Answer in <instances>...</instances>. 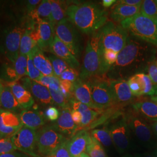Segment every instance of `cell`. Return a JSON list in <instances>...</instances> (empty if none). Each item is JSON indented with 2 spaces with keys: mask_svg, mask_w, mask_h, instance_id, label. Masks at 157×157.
<instances>
[{
  "mask_svg": "<svg viewBox=\"0 0 157 157\" xmlns=\"http://www.w3.org/2000/svg\"><path fill=\"white\" fill-rule=\"evenodd\" d=\"M67 18L75 28L84 34L100 30L107 22V12L98 4L87 2L67 6Z\"/></svg>",
  "mask_w": 157,
  "mask_h": 157,
  "instance_id": "1",
  "label": "cell"
},
{
  "mask_svg": "<svg viewBox=\"0 0 157 157\" xmlns=\"http://www.w3.org/2000/svg\"><path fill=\"white\" fill-rule=\"evenodd\" d=\"M155 53L146 43L128 39L126 45L118 53L116 62L109 69L115 72H126L127 70L138 69L148 66L155 58Z\"/></svg>",
  "mask_w": 157,
  "mask_h": 157,
  "instance_id": "2",
  "label": "cell"
},
{
  "mask_svg": "<svg viewBox=\"0 0 157 157\" xmlns=\"http://www.w3.org/2000/svg\"><path fill=\"white\" fill-rule=\"evenodd\" d=\"M102 51L100 30L91 34L87 40L79 75L80 79L84 80L98 75H104L109 71L104 62Z\"/></svg>",
  "mask_w": 157,
  "mask_h": 157,
  "instance_id": "3",
  "label": "cell"
},
{
  "mask_svg": "<svg viewBox=\"0 0 157 157\" xmlns=\"http://www.w3.org/2000/svg\"><path fill=\"white\" fill-rule=\"evenodd\" d=\"M121 26L133 36L157 47V19L140 13L121 23Z\"/></svg>",
  "mask_w": 157,
  "mask_h": 157,
  "instance_id": "4",
  "label": "cell"
},
{
  "mask_svg": "<svg viewBox=\"0 0 157 157\" xmlns=\"http://www.w3.org/2000/svg\"><path fill=\"white\" fill-rule=\"evenodd\" d=\"M67 139L53 124L43 126L37 132L38 152L41 155L48 157Z\"/></svg>",
  "mask_w": 157,
  "mask_h": 157,
  "instance_id": "5",
  "label": "cell"
},
{
  "mask_svg": "<svg viewBox=\"0 0 157 157\" xmlns=\"http://www.w3.org/2000/svg\"><path fill=\"white\" fill-rule=\"evenodd\" d=\"M100 33L102 48L112 50L118 53L126 45L128 39L126 30L110 21L100 29Z\"/></svg>",
  "mask_w": 157,
  "mask_h": 157,
  "instance_id": "6",
  "label": "cell"
},
{
  "mask_svg": "<svg viewBox=\"0 0 157 157\" xmlns=\"http://www.w3.org/2000/svg\"><path fill=\"white\" fill-rule=\"evenodd\" d=\"M55 33L77 59L80 56L82 46L80 36L75 26L67 18L55 26Z\"/></svg>",
  "mask_w": 157,
  "mask_h": 157,
  "instance_id": "7",
  "label": "cell"
},
{
  "mask_svg": "<svg viewBox=\"0 0 157 157\" xmlns=\"http://www.w3.org/2000/svg\"><path fill=\"white\" fill-rule=\"evenodd\" d=\"M88 83L93 101L99 110L111 107L117 102L107 79L91 78Z\"/></svg>",
  "mask_w": 157,
  "mask_h": 157,
  "instance_id": "8",
  "label": "cell"
},
{
  "mask_svg": "<svg viewBox=\"0 0 157 157\" xmlns=\"http://www.w3.org/2000/svg\"><path fill=\"white\" fill-rule=\"evenodd\" d=\"M12 144L16 150L32 157H39L36 152L37 147V132L23 126L11 137Z\"/></svg>",
  "mask_w": 157,
  "mask_h": 157,
  "instance_id": "9",
  "label": "cell"
},
{
  "mask_svg": "<svg viewBox=\"0 0 157 157\" xmlns=\"http://www.w3.org/2000/svg\"><path fill=\"white\" fill-rule=\"evenodd\" d=\"M25 30L20 27L13 26L5 31L3 40L4 53L7 58L15 63L20 54V45Z\"/></svg>",
  "mask_w": 157,
  "mask_h": 157,
  "instance_id": "10",
  "label": "cell"
},
{
  "mask_svg": "<svg viewBox=\"0 0 157 157\" xmlns=\"http://www.w3.org/2000/svg\"><path fill=\"white\" fill-rule=\"evenodd\" d=\"M108 129L112 143L118 151L121 154L126 151L130 144V128L126 117L115 122Z\"/></svg>",
  "mask_w": 157,
  "mask_h": 157,
  "instance_id": "11",
  "label": "cell"
},
{
  "mask_svg": "<svg viewBox=\"0 0 157 157\" xmlns=\"http://www.w3.org/2000/svg\"><path fill=\"white\" fill-rule=\"evenodd\" d=\"M127 82L133 96H155V90L147 74L141 72L136 73Z\"/></svg>",
  "mask_w": 157,
  "mask_h": 157,
  "instance_id": "12",
  "label": "cell"
},
{
  "mask_svg": "<svg viewBox=\"0 0 157 157\" xmlns=\"http://www.w3.org/2000/svg\"><path fill=\"white\" fill-rule=\"evenodd\" d=\"M22 126L16 113L0 109V137L11 138Z\"/></svg>",
  "mask_w": 157,
  "mask_h": 157,
  "instance_id": "13",
  "label": "cell"
},
{
  "mask_svg": "<svg viewBox=\"0 0 157 157\" xmlns=\"http://www.w3.org/2000/svg\"><path fill=\"white\" fill-rule=\"evenodd\" d=\"M126 118L130 130L131 129L139 140L144 143L151 141L152 137L151 129L143 119L135 114L129 115Z\"/></svg>",
  "mask_w": 157,
  "mask_h": 157,
  "instance_id": "14",
  "label": "cell"
},
{
  "mask_svg": "<svg viewBox=\"0 0 157 157\" xmlns=\"http://www.w3.org/2000/svg\"><path fill=\"white\" fill-rule=\"evenodd\" d=\"M91 140V135L86 130L78 131L67 141V148L71 157H80L86 151Z\"/></svg>",
  "mask_w": 157,
  "mask_h": 157,
  "instance_id": "15",
  "label": "cell"
},
{
  "mask_svg": "<svg viewBox=\"0 0 157 157\" xmlns=\"http://www.w3.org/2000/svg\"><path fill=\"white\" fill-rule=\"evenodd\" d=\"M53 125L64 136L72 137L79 131L78 126L73 122L72 118L71 107L62 109L59 118Z\"/></svg>",
  "mask_w": 157,
  "mask_h": 157,
  "instance_id": "16",
  "label": "cell"
},
{
  "mask_svg": "<svg viewBox=\"0 0 157 157\" xmlns=\"http://www.w3.org/2000/svg\"><path fill=\"white\" fill-rule=\"evenodd\" d=\"M23 86L29 91L37 101L43 105H50L54 103L49 89L42 84L30 80L29 78H23Z\"/></svg>",
  "mask_w": 157,
  "mask_h": 157,
  "instance_id": "17",
  "label": "cell"
},
{
  "mask_svg": "<svg viewBox=\"0 0 157 157\" xmlns=\"http://www.w3.org/2000/svg\"><path fill=\"white\" fill-rule=\"evenodd\" d=\"M37 29L38 34L37 45L42 51H50L56 36L55 26L49 22L41 21L37 24Z\"/></svg>",
  "mask_w": 157,
  "mask_h": 157,
  "instance_id": "18",
  "label": "cell"
},
{
  "mask_svg": "<svg viewBox=\"0 0 157 157\" xmlns=\"http://www.w3.org/2000/svg\"><path fill=\"white\" fill-rule=\"evenodd\" d=\"M69 104L72 108V109L78 111L82 115V123L79 126V128H81L82 130H84V128H89V126L95 122L97 117L102 112V110H93L92 108L74 98L69 100Z\"/></svg>",
  "mask_w": 157,
  "mask_h": 157,
  "instance_id": "19",
  "label": "cell"
},
{
  "mask_svg": "<svg viewBox=\"0 0 157 157\" xmlns=\"http://www.w3.org/2000/svg\"><path fill=\"white\" fill-rule=\"evenodd\" d=\"M50 51L64 61L69 67L75 69H77L79 67L80 63L78 59L73 56L67 47L58 39L56 35L51 46Z\"/></svg>",
  "mask_w": 157,
  "mask_h": 157,
  "instance_id": "20",
  "label": "cell"
},
{
  "mask_svg": "<svg viewBox=\"0 0 157 157\" xmlns=\"http://www.w3.org/2000/svg\"><path fill=\"white\" fill-rule=\"evenodd\" d=\"M117 102H126L130 101L133 95L129 88L128 82L123 78L107 79Z\"/></svg>",
  "mask_w": 157,
  "mask_h": 157,
  "instance_id": "21",
  "label": "cell"
},
{
  "mask_svg": "<svg viewBox=\"0 0 157 157\" xmlns=\"http://www.w3.org/2000/svg\"><path fill=\"white\" fill-rule=\"evenodd\" d=\"M73 93L76 100L93 109L99 110L93 101L90 85L88 82H86L84 80L78 78L73 83Z\"/></svg>",
  "mask_w": 157,
  "mask_h": 157,
  "instance_id": "22",
  "label": "cell"
},
{
  "mask_svg": "<svg viewBox=\"0 0 157 157\" xmlns=\"http://www.w3.org/2000/svg\"><path fill=\"white\" fill-rule=\"evenodd\" d=\"M20 119L23 126L33 130H37L45 124L44 115L36 110L23 109L19 113Z\"/></svg>",
  "mask_w": 157,
  "mask_h": 157,
  "instance_id": "23",
  "label": "cell"
},
{
  "mask_svg": "<svg viewBox=\"0 0 157 157\" xmlns=\"http://www.w3.org/2000/svg\"><path fill=\"white\" fill-rule=\"evenodd\" d=\"M8 86L11 89L12 93L22 108L28 109L33 106L34 99L33 95L22 84L16 82H10Z\"/></svg>",
  "mask_w": 157,
  "mask_h": 157,
  "instance_id": "24",
  "label": "cell"
},
{
  "mask_svg": "<svg viewBox=\"0 0 157 157\" xmlns=\"http://www.w3.org/2000/svg\"><path fill=\"white\" fill-rule=\"evenodd\" d=\"M34 65L43 76H55L49 59L45 56L38 45L30 53Z\"/></svg>",
  "mask_w": 157,
  "mask_h": 157,
  "instance_id": "25",
  "label": "cell"
},
{
  "mask_svg": "<svg viewBox=\"0 0 157 157\" xmlns=\"http://www.w3.org/2000/svg\"><path fill=\"white\" fill-rule=\"evenodd\" d=\"M140 6H129L119 4L111 13V17L115 22H122L124 20L140 13Z\"/></svg>",
  "mask_w": 157,
  "mask_h": 157,
  "instance_id": "26",
  "label": "cell"
},
{
  "mask_svg": "<svg viewBox=\"0 0 157 157\" xmlns=\"http://www.w3.org/2000/svg\"><path fill=\"white\" fill-rule=\"evenodd\" d=\"M0 107L3 109L15 113L23 109L17 101L15 97L12 93L11 89L8 85H3L0 98Z\"/></svg>",
  "mask_w": 157,
  "mask_h": 157,
  "instance_id": "27",
  "label": "cell"
},
{
  "mask_svg": "<svg viewBox=\"0 0 157 157\" xmlns=\"http://www.w3.org/2000/svg\"><path fill=\"white\" fill-rule=\"evenodd\" d=\"M136 112L149 120L157 122V104L151 101H139L133 105Z\"/></svg>",
  "mask_w": 157,
  "mask_h": 157,
  "instance_id": "28",
  "label": "cell"
},
{
  "mask_svg": "<svg viewBox=\"0 0 157 157\" xmlns=\"http://www.w3.org/2000/svg\"><path fill=\"white\" fill-rule=\"evenodd\" d=\"M32 22L36 24L41 21H47L52 23L51 21V2L50 0L41 1L37 8L30 13Z\"/></svg>",
  "mask_w": 157,
  "mask_h": 157,
  "instance_id": "29",
  "label": "cell"
},
{
  "mask_svg": "<svg viewBox=\"0 0 157 157\" xmlns=\"http://www.w3.org/2000/svg\"><path fill=\"white\" fill-rule=\"evenodd\" d=\"M51 21L56 26L57 23L67 18V3L61 1H51Z\"/></svg>",
  "mask_w": 157,
  "mask_h": 157,
  "instance_id": "30",
  "label": "cell"
},
{
  "mask_svg": "<svg viewBox=\"0 0 157 157\" xmlns=\"http://www.w3.org/2000/svg\"><path fill=\"white\" fill-rule=\"evenodd\" d=\"M37 45V41L32 37L28 30L26 29L23 34L21 41L20 54L28 56Z\"/></svg>",
  "mask_w": 157,
  "mask_h": 157,
  "instance_id": "31",
  "label": "cell"
},
{
  "mask_svg": "<svg viewBox=\"0 0 157 157\" xmlns=\"http://www.w3.org/2000/svg\"><path fill=\"white\" fill-rule=\"evenodd\" d=\"M90 135L92 137L100 142L102 146L109 147L112 146V140L108 128L92 130Z\"/></svg>",
  "mask_w": 157,
  "mask_h": 157,
  "instance_id": "32",
  "label": "cell"
},
{
  "mask_svg": "<svg viewBox=\"0 0 157 157\" xmlns=\"http://www.w3.org/2000/svg\"><path fill=\"white\" fill-rule=\"evenodd\" d=\"M86 152L90 157H108L102 145L92 137L91 140L86 148Z\"/></svg>",
  "mask_w": 157,
  "mask_h": 157,
  "instance_id": "33",
  "label": "cell"
},
{
  "mask_svg": "<svg viewBox=\"0 0 157 157\" xmlns=\"http://www.w3.org/2000/svg\"><path fill=\"white\" fill-rule=\"evenodd\" d=\"M141 15L145 17L157 19V3L154 0H144L140 6Z\"/></svg>",
  "mask_w": 157,
  "mask_h": 157,
  "instance_id": "34",
  "label": "cell"
},
{
  "mask_svg": "<svg viewBox=\"0 0 157 157\" xmlns=\"http://www.w3.org/2000/svg\"><path fill=\"white\" fill-rule=\"evenodd\" d=\"M48 58L51 63L54 75L58 78L66 69L69 67L66 62L53 54L49 55Z\"/></svg>",
  "mask_w": 157,
  "mask_h": 157,
  "instance_id": "35",
  "label": "cell"
},
{
  "mask_svg": "<svg viewBox=\"0 0 157 157\" xmlns=\"http://www.w3.org/2000/svg\"><path fill=\"white\" fill-rule=\"evenodd\" d=\"M13 67L19 79L23 76H28V56L19 54L14 63Z\"/></svg>",
  "mask_w": 157,
  "mask_h": 157,
  "instance_id": "36",
  "label": "cell"
},
{
  "mask_svg": "<svg viewBox=\"0 0 157 157\" xmlns=\"http://www.w3.org/2000/svg\"><path fill=\"white\" fill-rule=\"evenodd\" d=\"M36 82L47 87L50 90L60 89V78L56 76H42Z\"/></svg>",
  "mask_w": 157,
  "mask_h": 157,
  "instance_id": "37",
  "label": "cell"
},
{
  "mask_svg": "<svg viewBox=\"0 0 157 157\" xmlns=\"http://www.w3.org/2000/svg\"><path fill=\"white\" fill-rule=\"evenodd\" d=\"M49 90L52 100L58 106L61 107L62 109L70 107L69 101L63 94L61 89L56 91L50 89Z\"/></svg>",
  "mask_w": 157,
  "mask_h": 157,
  "instance_id": "38",
  "label": "cell"
},
{
  "mask_svg": "<svg viewBox=\"0 0 157 157\" xmlns=\"http://www.w3.org/2000/svg\"><path fill=\"white\" fill-rule=\"evenodd\" d=\"M27 71L29 78L35 82L37 81L43 76V75L35 67L31 54L28 56Z\"/></svg>",
  "mask_w": 157,
  "mask_h": 157,
  "instance_id": "39",
  "label": "cell"
},
{
  "mask_svg": "<svg viewBox=\"0 0 157 157\" xmlns=\"http://www.w3.org/2000/svg\"><path fill=\"white\" fill-rule=\"evenodd\" d=\"M103 59L105 66L109 70L110 67L116 62L118 58V52L112 50L103 49Z\"/></svg>",
  "mask_w": 157,
  "mask_h": 157,
  "instance_id": "40",
  "label": "cell"
},
{
  "mask_svg": "<svg viewBox=\"0 0 157 157\" xmlns=\"http://www.w3.org/2000/svg\"><path fill=\"white\" fill-rule=\"evenodd\" d=\"M148 75L151 80L157 96V58H155L148 66Z\"/></svg>",
  "mask_w": 157,
  "mask_h": 157,
  "instance_id": "41",
  "label": "cell"
},
{
  "mask_svg": "<svg viewBox=\"0 0 157 157\" xmlns=\"http://www.w3.org/2000/svg\"><path fill=\"white\" fill-rule=\"evenodd\" d=\"M60 89L61 90L63 94L69 101L73 98L72 97L73 95V83L67 81L60 80Z\"/></svg>",
  "mask_w": 157,
  "mask_h": 157,
  "instance_id": "42",
  "label": "cell"
},
{
  "mask_svg": "<svg viewBox=\"0 0 157 157\" xmlns=\"http://www.w3.org/2000/svg\"><path fill=\"white\" fill-rule=\"evenodd\" d=\"M78 75L76 69L69 67L62 73L59 78L60 80H67L73 83L78 79Z\"/></svg>",
  "mask_w": 157,
  "mask_h": 157,
  "instance_id": "43",
  "label": "cell"
},
{
  "mask_svg": "<svg viewBox=\"0 0 157 157\" xmlns=\"http://www.w3.org/2000/svg\"><path fill=\"white\" fill-rule=\"evenodd\" d=\"M16 151L11 138L0 137V154Z\"/></svg>",
  "mask_w": 157,
  "mask_h": 157,
  "instance_id": "44",
  "label": "cell"
},
{
  "mask_svg": "<svg viewBox=\"0 0 157 157\" xmlns=\"http://www.w3.org/2000/svg\"><path fill=\"white\" fill-rule=\"evenodd\" d=\"M68 140L65 141L50 155L46 157H71L67 148Z\"/></svg>",
  "mask_w": 157,
  "mask_h": 157,
  "instance_id": "45",
  "label": "cell"
},
{
  "mask_svg": "<svg viewBox=\"0 0 157 157\" xmlns=\"http://www.w3.org/2000/svg\"><path fill=\"white\" fill-rule=\"evenodd\" d=\"M58 109L54 107H48L45 112V116L47 119L51 121H56L59 117Z\"/></svg>",
  "mask_w": 157,
  "mask_h": 157,
  "instance_id": "46",
  "label": "cell"
},
{
  "mask_svg": "<svg viewBox=\"0 0 157 157\" xmlns=\"http://www.w3.org/2000/svg\"><path fill=\"white\" fill-rule=\"evenodd\" d=\"M40 0H29L26 2V7L29 14L33 12L41 3Z\"/></svg>",
  "mask_w": 157,
  "mask_h": 157,
  "instance_id": "47",
  "label": "cell"
},
{
  "mask_svg": "<svg viewBox=\"0 0 157 157\" xmlns=\"http://www.w3.org/2000/svg\"><path fill=\"white\" fill-rule=\"evenodd\" d=\"M71 115H72L73 122L75 123V124H76L79 128V126H80L82 123V115L78 111L71 109Z\"/></svg>",
  "mask_w": 157,
  "mask_h": 157,
  "instance_id": "48",
  "label": "cell"
},
{
  "mask_svg": "<svg viewBox=\"0 0 157 157\" xmlns=\"http://www.w3.org/2000/svg\"><path fill=\"white\" fill-rule=\"evenodd\" d=\"M0 157H32L22 152L15 151L0 154Z\"/></svg>",
  "mask_w": 157,
  "mask_h": 157,
  "instance_id": "49",
  "label": "cell"
},
{
  "mask_svg": "<svg viewBox=\"0 0 157 157\" xmlns=\"http://www.w3.org/2000/svg\"><path fill=\"white\" fill-rule=\"evenodd\" d=\"M119 4H124L129 6H140L143 1L141 0H122L119 1Z\"/></svg>",
  "mask_w": 157,
  "mask_h": 157,
  "instance_id": "50",
  "label": "cell"
},
{
  "mask_svg": "<svg viewBox=\"0 0 157 157\" xmlns=\"http://www.w3.org/2000/svg\"><path fill=\"white\" fill-rule=\"evenodd\" d=\"M117 2L116 0H103L102 1V6L105 8H109L113 4Z\"/></svg>",
  "mask_w": 157,
  "mask_h": 157,
  "instance_id": "51",
  "label": "cell"
},
{
  "mask_svg": "<svg viewBox=\"0 0 157 157\" xmlns=\"http://www.w3.org/2000/svg\"><path fill=\"white\" fill-rule=\"evenodd\" d=\"M152 130L154 133V134L157 136V122H154L152 124Z\"/></svg>",
  "mask_w": 157,
  "mask_h": 157,
  "instance_id": "52",
  "label": "cell"
},
{
  "mask_svg": "<svg viewBox=\"0 0 157 157\" xmlns=\"http://www.w3.org/2000/svg\"><path fill=\"white\" fill-rule=\"evenodd\" d=\"M151 100L156 102L157 104V96H152V97H151Z\"/></svg>",
  "mask_w": 157,
  "mask_h": 157,
  "instance_id": "53",
  "label": "cell"
},
{
  "mask_svg": "<svg viewBox=\"0 0 157 157\" xmlns=\"http://www.w3.org/2000/svg\"><path fill=\"white\" fill-rule=\"evenodd\" d=\"M80 157H90V156H89L87 153L84 152V153H83V154L81 155Z\"/></svg>",
  "mask_w": 157,
  "mask_h": 157,
  "instance_id": "54",
  "label": "cell"
},
{
  "mask_svg": "<svg viewBox=\"0 0 157 157\" xmlns=\"http://www.w3.org/2000/svg\"><path fill=\"white\" fill-rule=\"evenodd\" d=\"M2 87H3V84H2V83L0 82V98H1V94L2 90Z\"/></svg>",
  "mask_w": 157,
  "mask_h": 157,
  "instance_id": "55",
  "label": "cell"
},
{
  "mask_svg": "<svg viewBox=\"0 0 157 157\" xmlns=\"http://www.w3.org/2000/svg\"><path fill=\"white\" fill-rule=\"evenodd\" d=\"M143 157H155V156H154V155H151V154H147V155H144Z\"/></svg>",
  "mask_w": 157,
  "mask_h": 157,
  "instance_id": "56",
  "label": "cell"
},
{
  "mask_svg": "<svg viewBox=\"0 0 157 157\" xmlns=\"http://www.w3.org/2000/svg\"><path fill=\"white\" fill-rule=\"evenodd\" d=\"M155 157H157V150H156V151H155Z\"/></svg>",
  "mask_w": 157,
  "mask_h": 157,
  "instance_id": "57",
  "label": "cell"
},
{
  "mask_svg": "<svg viewBox=\"0 0 157 157\" xmlns=\"http://www.w3.org/2000/svg\"><path fill=\"white\" fill-rule=\"evenodd\" d=\"M155 1H156V2L157 3V0H155Z\"/></svg>",
  "mask_w": 157,
  "mask_h": 157,
  "instance_id": "58",
  "label": "cell"
}]
</instances>
